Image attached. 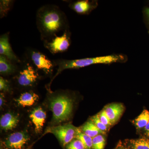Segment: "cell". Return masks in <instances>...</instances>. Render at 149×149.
Here are the masks:
<instances>
[{
  "instance_id": "6da1fadb",
  "label": "cell",
  "mask_w": 149,
  "mask_h": 149,
  "mask_svg": "<svg viewBox=\"0 0 149 149\" xmlns=\"http://www.w3.org/2000/svg\"><path fill=\"white\" fill-rule=\"evenodd\" d=\"M36 24L44 42L50 41L59 32L69 29L65 13L55 5H46L38 10Z\"/></svg>"
},
{
  "instance_id": "7a4b0ae2",
  "label": "cell",
  "mask_w": 149,
  "mask_h": 149,
  "mask_svg": "<svg viewBox=\"0 0 149 149\" xmlns=\"http://www.w3.org/2000/svg\"><path fill=\"white\" fill-rule=\"evenodd\" d=\"M124 56L121 55H111L80 59L66 60L63 59L56 60L53 61L55 65L58 67L56 73L52 81L61 72L66 69H78L92 65L110 64L114 63L121 62L125 61ZM50 83V84H51Z\"/></svg>"
},
{
  "instance_id": "3957f363",
  "label": "cell",
  "mask_w": 149,
  "mask_h": 149,
  "mask_svg": "<svg viewBox=\"0 0 149 149\" xmlns=\"http://www.w3.org/2000/svg\"><path fill=\"white\" fill-rule=\"evenodd\" d=\"M49 107L52 112V125L68 120L73 109L72 99L66 94L52 95L49 98Z\"/></svg>"
},
{
  "instance_id": "277c9868",
  "label": "cell",
  "mask_w": 149,
  "mask_h": 149,
  "mask_svg": "<svg viewBox=\"0 0 149 149\" xmlns=\"http://www.w3.org/2000/svg\"><path fill=\"white\" fill-rule=\"evenodd\" d=\"M77 128L71 123L53 125L47 129L46 133L53 134L58 139L62 146L65 147L75 139Z\"/></svg>"
},
{
  "instance_id": "5b68a950",
  "label": "cell",
  "mask_w": 149,
  "mask_h": 149,
  "mask_svg": "<svg viewBox=\"0 0 149 149\" xmlns=\"http://www.w3.org/2000/svg\"><path fill=\"white\" fill-rule=\"evenodd\" d=\"M71 33L68 29L61 36H56L49 41L44 42V46L51 53H61L66 52L71 44Z\"/></svg>"
},
{
  "instance_id": "8992f818",
  "label": "cell",
  "mask_w": 149,
  "mask_h": 149,
  "mask_svg": "<svg viewBox=\"0 0 149 149\" xmlns=\"http://www.w3.org/2000/svg\"><path fill=\"white\" fill-rule=\"evenodd\" d=\"M30 137L27 131H22L11 134L2 142L5 149H23Z\"/></svg>"
},
{
  "instance_id": "52a82bcc",
  "label": "cell",
  "mask_w": 149,
  "mask_h": 149,
  "mask_svg": "<svg viewBox=\"0 0 149 149\" xmlns=\"http://www.w3.org/2000/svg\"><path fill=\"white\" fill-rule=\"evenodd\" d=\"M29 57L37 69L43 70L47 74L52 72L55 65L54 62L51 61L42 53L35 50L31 51Z\"/></svg>"
},
{
  "instance_id": "ba28073f",
  "label": "cell",
  "mask_w": 149,
  "mask_h": 149,
  "mask_svg": "<svg viewBox=\"0 0 149 149\" xmlns=\"http://www.w3.org/2000/svg\"><path fill=\"white\" fill-rule=\"evenodd\" d=\"M38 77L39 75L34 67L27 63L25 67L20 70L17 79L20 86L30 87L36 83Z\"/></svg>"
},
{
  "instance_id": "9c48e42d",
  "label": "cell",
  "mask_w": 149,
  "mask_h": 149,
  "mask_svg": "<svg viewBox=\"0 0 149 149\" xmlns=\"http://www.w3.org/2000/svg\"><path fill=\"white\" fill-rule=\"evenodd\" d=\"M0 55L4 56L15 64L20 62L11 46L8 32L1 35L0 37Z\"/></svg>"
},
{
  "instance_id": "30bf717a",
  "label": "cell",
  "mask_w": 149,
  "mask_h": 149,
  "mask_svg": "<svg viewBox=\"0 0 149 149\" xmlns=\"http://www.w3.org/2000/svg\"><path fill=\"white\" fill-rule=\"evenodd\" d=\"M103 109L112 125H113L120 119L124 111L125 107L122 104L114 103L107 105Z\"/></svg>"
},
{
  "instance_id": "8fae6325",
  "label": "cell",
  "mask_w": 149,
  "mask_h": 149,
  "mask_svg": "<svg viewBox=\"0 0 149 149\" xmlns=\"http://www.w3.org/2000/svg\"><path fill=\"white\" fill-rule=\"evenodd\" d=\"M97 3L95 1L87 0L78 1L71 2L69 4L70 8L80 14H88L95 8Z\"/></svg>"
},
{
  "instance_id": "7c38bea8",
  "label": "cell",
  "mask_w": 149,
  "mask_h": 149,
  "mask_svg": "<svg viewBox=\"0 0 149 149\" xmlns=\"http://www.w3.org/2000/svg\"><path fill=\"white\" fill-rule=\"evenodd\" d=\"M29 118L35 125L36 133H39L42 129L45 122L47 113L40 107L36 108L32 111Z\"/></svg>"
},
{
  "instance_id": "4fadbf2b",
  "label": "cell",
  "mask_w": 149,
  "mask_h": 149,
  "mask_svg": "<svg viewBox=\"0 0 149 149\" xmlns=\"http://www.w3.org/2000/svg\"><path fill=\"white\" fill-rule=\"evenodd\" d=\"M19 118L11 113L4 114L0 119V126L2 130L8 131L11 130L16 127L18 124Z\"/></svg>"
},
{
  "instance_id": "5bb4252c",
  "label": "cell",
  "mask_w": 149,
  "mask_h": 149,
  "mask_svg": "<svg viewBox=\"0 0 149 149\" xmlns=\"http://www.w3.org/2000/svg\"><path fill=\"white\" fill-rule=\"evenodd\" d=\"M15 63L9 60L4 56L0 55V73L1 75H10L17 70Z\"/></svg>"
},
{
  "instance_id": "9a60e30c",
  "label": "cell",
  "mask_w": 149,
  "mask_h": 149,
  "mask_svg": "<svg viewBox=\"0 0 149 149\" xmlns=\"http://www.w3.org/2000/svg\"><path fill=\"white\" fill-rule=\"evenodd\" d=\"M39 99V96L34 92H25L22 94L16 101L19 105L22 107H30L33 105Z\"/></svg>"
},
{
  "instance_id": "2e32d148",
  "label": "cell",
  "mask_w": 149,
  "mask_h": 149,
  "mask_svg": "<svg viewBox=\"0 0 149 149\" xmlns=\"http://www.w3.org/2000/svg\"><path fill=\"white\" fill-rule=\"evenodd\" d=\"M79 128L84 134L92 138H94L100 134L104 135V133L97 127L95 123L91 119Z\"/></svg>"
},
{
  "instance_id": "e0dca14e",
  "label": "cell",
  "mask_w": 149,
  "mask_h": 149,
  "mask_svg": "<svg viewBox=\"0 0 149 149\" xmlns=\"http://www.w3.org/2000/svg\"><path fill=\"white\" fill-rule=\"evenodd\" d=\"M131 149H149V138L127 140L123 142Z\"/></svg>"
},
{
  "instance_id": "ac0fdd59",
  "label": "cell",
  "mask_w": 149,
  "mask_h": 149,
  "mask_svg": "<svg viewBox=\"0 0 149 149\" xmlns=\"http://www.w3.org/2000/svg\"><path fill=\"white\" fill-rule=\"evenodd\" d=\"M149 122V111L144 109L138 117L132 121L138 131L143 130Z\"/></svg>"
},
{
  "instance_id": "d6986e66",
  "label": "cell",
  "mask_w": 149,
  "mask_h": 149,
  "mask_svg": "<svg viewBox=\"0 0 149 149\" xmlns=\"http://www.w3.org/2000/svg\"><path fill=\"white\" fill-rule=\"evenodd\" d=\"M75 139L80 140L86 149H93V138L83 133L79 128H77Z\"/></svg>"
},
{
  "instance_id": "ffe728a7",
  "label": "cell",
  "mask_w": 149,
  "mask_h": 149,
  "mask_svg": "<svg viewBox=\"0 0 149 149\" xmlns=\"http://www.w3.org/2000/svg\"><path fill=\"white\" fill-rule=\"evenodd\" d=\"M13 1L1 0L0 1V17H4L7 15L12 6Z\"/></svg>"
},
{
  "instance_id": "44dd1931",
  "label": "cell",
  "mask_w": 149,
  "mask_h": 149,
  "mask_svg": "<svg viewBox=\"0 0 149 149\" xmlns=\"http://www.w3.org/2000/svg\"><path fill=\"white\" fill-rule=\"evenodd\" d=\"M106 138L104 135L100 134L93 138V149H104Z\"/></svg>"
},
{
  "instance_id": "7402d4cb",
  "label": "cell",
  "mask_w": 149,
  "mask_h": 149,
  "mask_svg": "<svg viewBox=\"0 0 149 149\" xmlns=\"http://www.w3.org/2000/svg\"><path fill=\"white\" fill-rule=\"evenodd\" d=\"M91 119L93 120V122L95 123L97 127L104 133V135L106 134L107 132L109 130L110 128L107 127L106 125H104L103 123L101 121L99 118L98 114L92 116L91 118Z\"/></svg>"
},
{
  "instance_id": "603a6c76",
  "label": "cell",
  "mask_w": 149,
  "mask_h": 149,
  "mask_svg": "<svg viewBox=\"0 0 149 149\" xmlns=\"http://www.w3.org/2000/svg\"><path fill=\"white\" fill-rule=\"evenodd\" d=\"M66 149H86L82 142L75 139L65 146Z\"/></svg>"
},
{
  "instance_id": "cb8c5ba5",
  "label": "cell",
  "mask_w": 149,
  "mask_h": 149,
  "mask_svg": "<svg viewBox=\"0 0 149 149\" xmlns=\"http://www.w3.org/2000/svg\"><path fill=\"white\" fill-rule=\"evenodd\" d=\"M0 91L6 92H10L11 91L9 82L1 76L0 77Z\"/></svg>"
},
{
  "instance_id": "d4e9b609",
  "label": "cell",
  "mask_w": 149,
  "mask_h": 149,
  "mask_svg": "<svg viewBox=\"0 0 149 149\" xmlns=\"http://www.w3.org/2000/svg\"><path fill=\"white\" fill-rule=\"evenodd\" d=\"M98 115L100 120L103 123L104 125H106L109 128H110L111 126L112 125L109 118H108L105 112L104 111V110L103 109L102 110L98 113Z\"/></svg>"
},
{
  "instance_id": "484cf974",
  "label": "cell",
  "mask_w": 149,
  "mask_h": 149,
  "mask_svg": "<svg viewBox=\"0 0 149 149\" xmlns=\"http://www.w3.org/2000/svg\"><path fill=\"white\" fill-rule=\"evenodd\" d=\"M114 149H131L128 146H126L123 142L120 141Z\"/></svg>"
},
{
  "instance_id": "4316f807",
  "label": "cell",
  "mask_w": 149,
  "mask_h": 149,
  "mask_svg": "<svg viewBox=\"0 0 149 149\" xmlns=\"http://www.w3.org/2000/svg\"><path fill=\"white\" fill-rule=\"evenodd\" d=\"M145 137L149 138V122L146 126L143 129Z\"/></svg>"
},
{
  "instance_id": "83f0119b",
  "label": "cell",
  "mask_w": 149,
  "mask_h": 149,
  "mask_svg": "<svg viewBox=\"0 0 149 149\" xmlns=\"http://www.w3.org/2000/svg\"><path fill=\"white\" fill-rule=\"evenodd\" d=\"M5 102V97L4 94L3 93H1L0 95V107L1 108L2 107Z\"/></svg>"
},
{
  "instance_id": "f1b7e54d",
  "label": "cell",
  "mask_w": 149,
  "mask_h": 149,
  "mask_svg": "<svg viewBox=\"0 0 149 149\" xmlns=\"http://www.w3.org/2000/svg\"><path fill=\"white\" fill-rule=\"evenodd\" d=\"M145 13L149 23V8H146L145 10Z\"/></svg>"
},
{
  "instance_id": "f546056e",
  "label": "cell",
  "mask_w": 149,
  "mask_h": 149,
  "mask_svg": "<svg viewBox=\"0 0 149 149\" xmlns=\"http://www.w3.org/2000/svg\"><path fill=\"white\" fill-rule=\"evenodd\" d=\"M33 145H34V143L32 144V145L29 146L28 148H27L26 149H32V147H33Z\"/></svg>"
}]
</instances>
